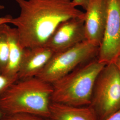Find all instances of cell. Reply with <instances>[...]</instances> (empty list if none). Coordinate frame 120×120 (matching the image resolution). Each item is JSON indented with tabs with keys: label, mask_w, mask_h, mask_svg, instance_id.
<instances>
[{
	"label": "cell",
	"mask_w": 120,
	"mask_h": 120,
	"mask_svg": "<svg viewBox=\"0 0 120 120\" xmlns=\"http://www.w3.org/2000/svg\"><path fill=\"white\" fill-rule=\"evenodd\" d=\"M15 1L20 13L10 23L16 27L20 42L25 48L45 46L61 22L84 16V12L72 0Z\"/></svg>",
	"instance_id": "1"
},
{
	"label": "cell",
	"mask_w": 120,
	"mask_h": 120,
	"mask_svg": "<svg viewBox=\"0 0 120 120\" xmlns=\"http://www.w3.org/2000/svg\"><path fill=\"white\" fill-rule=\"evenodd\" d=\"M52 86L37 77L18 80L0 98L4 114L28 112L49 118Z\"/></svg>",
	"instance_id": "2"
},
{
	"label": "cell",
	"mask_w": 120,
	"mask_h": 120,
	"mask_svg": "<svg viewBox=\"0 0 120 120\" xmlns=\"http://www.w3.org/2000/svg\"><path fill=\"white\" fill-rule=\"evenodd\" d=\"M105 65L96 57L53 83L51 101L75 106L90 105L95 82Z\"/></svg>",
	"instance_id": "3"
},
{
	"label": "cell",
	"mask_w": 120,
	"mask_h": 120,
	"mask_svg": "<svg viewBox=\"0 0 120 120\" xmlns=\"http://www.w3.org/2000/svg\"><path fill=\"white\" fill-rule=\"evenodd\" d=\"M98 120L120 108V73L113 63L106 64L95 82L91 103Z\"/></svg>",
	"instance_id": "4"
},
{
	"label": "cell",
	"mask_w": 120,
	"mask_h": 120,
	"mask_svg": "<svg viewBox=\"0 0 120 120\" xmlns=\"http://www.w3.org/2000/svg\"><path fill=\"white\" fill-rule=\"evenodd\" d=\"M98 48L86 40L66 50L54 52L36 77L52 84L80 64L97 57Z\"/></svg>",
	"instance_id": "5"
},
{
	"label": "cell",
	"mask_w": 120,
	"mask_h": 120,
	"mask_svg": "<svg viewBox=\"0 0 120 120\" xmlns=\"http://www.w3.org/2000/svg\"><path fill=\"white\" fill-rule=\"evenodd\" d=\"M120 52V0H108L103 38L97 58L104 64L113 63Z\"/></svg>",
	"instance_id": "6"
},
{
	"label": "cell",
	"mask_w": 120,
	"mask_h": 120,
	"mask_svg": "<svg viewBox=\"0 0 120 120\" xmlns=\"http://www.w3.org/2000/svg\"><path fill=\"white\" fill-rule=\"evenodd\" d=\"M86 40L84 16L69 19L61 22L45 46L54 52L62 51Z\"/></svg>",
	"instance_id": "7"
},
{
	"label": "cell",
	"mask_w": 120,
	"mask_h": 120,
	"mask_svg": "<svg viewBox=\"0 0 120 120\" xmlns=\"http://www.w3.org/2000/svg\"><path fill=\"white\" fill-rule=\"evenodd\" d=\"M108 0H89L84 12L86 41L99 47L103 38L107 14Z\"/></svg>",
	"instance_id": "8"
},
{
	"label": "cell",
	"mask_w": 120,
	"mask_h": 120,
	"mask_svg": "<svg viewBox=\"0 0 120 120\" xmlns=\"http://www.w3.org/2000/svg\"><path fill=\"white\" fill-rule=\"evenodd\" d=\"M46 46L25 48L17 77L18 80L36 77L54 54Z\"/></svg>",
	"instance_id": "9"
},
{
	"label": "cell",
	"mask_w": 120,
	"mask_h": 120,
	"mask_svg": "<svg viewBox=\"0 0 120 120\" xmlns=\"http://www.w3.org/2000/svg\"><path fill=\"white\" fill-rule=\"evenodd\" d=\"M49 112L50 120H98L90 105L75 106L51 101Z\"/></svg>",
	"instance_id": "10"
},
{
	"label": "cell",
	"mask_w": 120,
	"mask_h": 120,
	"mask_svg": "<svg viewBox=\"0 0 120 120\" xmlns=\"http://www.w3.org/2000/svg\"><path fill=\"white\" fill-rule=\"evenodd\" d=\"M9 46L8 62L2 74L9 77L18 79L17 74L20 67L25 48L20 42L16 28H8Z\"/></svg>",
	"instance_id": "11"
},
{
	"label": "cell",
	"mask_w": 120,
	"mask_h": 120,
	"mask_svg": "<svg viewBox=\"0 0 120 120\" xmlns=\"http://www.w3.org/2000/svg\"><path fill=\"white\" fill-rule=\"evenodd\" d=\"M7 24L0 26V73L3 74L8 62L9 46Z\"/></svg>",
	"instance_id": "12"
},
{
	"label": "cell",
	"mask_w": 120,
	"mask_h": 120,
	"mask_svg": "<svg viewBox=\"0 0 120 120\" xmlns=\"http://www.w3.org/2000/svg\"><path fill=\"white\" fill-rule=\"evenodd\" d=\"M48 118L28 112H16L4 114L1 120H48Z\"/></svg>",
	"instance_id": "13"
},
{
	"label": "cell",
	"mask_w": 120,
	"mask_h": 120,
	"mask_svg": "<svg viewBox=\"0 0 120 120\" xmlns=\"http://www.w3.org/2000/svg\"><path fill=\"white\" fill-rule=\"evenodd\" d=\"M18 80L17 78L9 77L0 73V98L9 86Z\"/></svg>",
	"instance_id": "14"
},
{
	"label": "cell",
	"mask_w": 120,
	"mask_h": 120,
	"mask_svg": "<svg viewBox=\"0 0 120 120\" xmlns=\"http://www.w3.org/2000/svg\"><path fill=\"white\" fill-rule=\"evenodd\" d=\"M104 120H120V108Z\"/></svg>",
	"instance_id": "15"
},
{
	"label": "cell",
	"mask_w": 120,
	"mask_h": 120,
	"mask_svg": "<svg viewBox=\"0 0 120 120\" xmlns=\"http://www.w3.org/2000/svg\"><path fill=\"white\" fill-rule=\"evenodd\" d=\"M72 1L77 7L81 6L85 9L89 0H72Z\"/></svg>",
	"instance_id": "16"
},
{
	"label": "cell",
	"mask_w": 120,
	"mask_h": 120,
	"mask_svg": "<svg viewBox=\"0 0 120 120\" xmlns=\"http://www.w3.org/2000/svg\"><path fill=\"white\" fill-rule=\"evenodd\" d=\"M13 18V17L10 15H7L4 17H0V26L4 24L10 23Z\"/></svg>",
	"instance_id": "17"
},
{
	"label": "cell",
	"mask_w": 120,
	"mask_h": 120,
	"mask_svg": "<svg viewBox=\"0 0 120 120\" xmlns=\"http://www.w3.org/2000/svg\"><path fill=\"white\" fill-rule=\"evenodd\" d=\"M113 63L115 64L120 73V52L116 56L115 60L113 62Z\"/></svg>",
	"instance_id": "18"
},
{
	"label": "cell",
	"mask_w": 120,
	"mask_h": 120,
	"mask_svg": "<svg viewBox=\"0 0 120 120\" xmlns=\"http://www.w3.org/2000/svg\"><path fill=\"white\" fill-rule=\"evenodd\" d=\"M3 115H4V114L3 113V112L1 111V110H0V120H1V118H2V116H3Z\"/></svg>",
	"instance_id": "19"
},
{
	"label": "cell",
	"mask_w": 120,
	"mask_h": 120,
	"mask_svg": "<svg viewBox=\"0 0 120 120\" xmlns=\"http://www.w3.org/2000/svg\"><path fill=\"white\" fill-rule=\"evenodd\" d=\"M4 8V5L0 4V10H1V9H3Z\"/></svg>",
	"instance_id": "20"
},
{
	"label": "cell",
	"mask_w": 120,
	"mask_h": 120,
	"mask_svg": "<svg viewBox=\"0 0 120 120\" xmlns=\"http://www.w3.org/2000/svg\"><path fill=\"white\" fill-rule=\"evenodd\" d=\"M48 120H50V119H49V118H48Z\"/></svg>",
	"instance_id": "21"
}]
</instances>
